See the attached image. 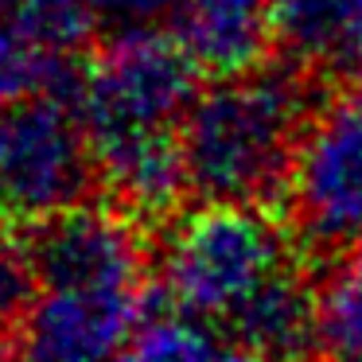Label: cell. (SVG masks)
I'll return each instance as SVG.
<instances>
[{
    "label": "cell",
    "mask_w": 362,
    "mask_h": 362,
    "mask_svg": "<svg viewBox=\"0 0 362 362\" xmlns=\"http://www.w3.org/2000/svg\"><path fill=\"white\" fill-rule=\"evenodd\" d=\"M308 121V86L292 66L214 82L180 125L191 191L203 203L238 206L288 191Z\"/></svg>",
    "instance_id": "cell-1"
},
{
    "label": "cell",
    "mask_w": 362,
    "mask_h": 362,
    "mask_svg": "<svg viewBox=\"0 0 362 362\" xmlns=\"http://www.w3.org/2000/svg\"><path fill=\"white\" fill-rule=\"evenodd\" d=\"M284 269H292L288 234L261 206L203 203L175 218L160 245L172 308L203 323H230Z\"/></svg>",
    "instance_id": "cell-2"
},
{
    "label": "cell",
    "mask_w": 362,
    "mask_h": 362,
    "mask_svg": "<svg viewBox=\"0 0 362 362\" xmlns=\"http://www.w3.org/2000/svg\"><path fill=\"white\" fill-rule=\"evenodd\" d=\"M195 63L180 40L160 28H117L90 55L78 78V113L90 152L180 136L183 117L199 98Z\"/></svg>",
    "instance_id": "cell-3"
},
{
    "label": "cell",
    "mask_w": 362,
    "mask_h": 362,
    "mask_svg": "<svg viewBox=\"0 0 362 362\" xmlns=\"http://www.w3.org/2000/svg\"><path fill=\"white\" fill-rule=\"evenodd\" d=\"M94 152L71 102L28 98L0 105V214L24 226L82 206L94 187Z\"/></svg>",
    "instance_id": "cell-4"
},
{
    "label": "cell",
    "mask_w": 362,
    "mask_h": 362,
    "mask_svg": "<svg viewBox=\"0 0 362 362\" xmlns=\"http://www.w3.org/2000/svg\"><path fill=\"white\" fill-rule=\"evenodd\" d=\"M288 203L308 245L331 253L362 242V90L315 110L292 160Z\"/></svg>",
    "instance_id": "cell-5"
},
{
    "label": "cell",
    "mask_w": 362,
    "mask_h": 362,
    "mask_svg": "<svg viewBox=\"0 0 362 362\" xmlns=\"http://www.w3.org/2000/svg\"><path fill=\"white\" fill-rule=\"evenodd\" d=\"M24 257L35 288H129L144 284L136 218L121 206L82 203L47 222L24 226Z\"/></svg>",
    "instance_id": "cell-6"
},
{
    "label": "cell",
    "mask_w": 362,
    "mask_h": 362,
    "mask_svg": "<svg viewBox=\"0 0 362 362\" xmlns=\"http://www.w3.org/2000/svg\"><path fill=\"white\" fill-rule=\"evenodd\" d=\"M144 320V284L35 288L16 327V354L20 362H117Z\"/></svg>",
    "instance_id": "cell-7"
},
{
    "label": "cell",
    "mask_w": 362,
    "mask_h": 362,
    "mask_svg": "<svg viewBox=\"0 0 362 362\" xmlns=\"http://www.w3.org/2000/svg\"><path fill=\"white\" fill-rule=\"evenodd\" d=\"M172 35L195 71L218 82L257 74L276 40L269 0H187Z\"/></svg>",
    "instance_id": "cell-8"
},
{
    "label": "cell",
    "mask_w": 362,
    "mask_h": 362,
    "mask_svg": "<svg viewBox=\"0 0 362 362\" xmlns=\"http://www.w3.org/2000/svg\"><path fill=\"white\" fill-rule=\"evenodd\" d=\"M226 327L234 331V343L242 354L269 362H300L308 351L320 346L315 284H308L296 269H284Z\"/></svg>",
    "instance_id": "cell-9"
},
{
    "label": "cell",
    "mask_w": 362,
    "mask_h": 362,
    "mask_svg": "<svg viewBox=\"0 0 362 362\" xmlns=\"http://www.w3.org/2000/svg\"><path fill=\"white\" fill-rule=\"evenodd\" d=\"M269 12L296 63L362 74V0H269Z\"/></svg>",
    "instance_id": "cell-10"
},
{
    "label": "cell",
    "mask_w": 362,
    "mask_h": 362,
    "mask_svg": "<svg viewBox=\"0 0 362 362\" xmlns=\"http://www.w3.org/2000/svg\"><path fill=\"white\" fill-rule=\"evenodd\" d=\"M320 346L331 358H362V250L331 257L315 281Z\"/></svg>",
    "instance_id": "cell-11"
},
{
    "label": "cell",
    "mask_w": 362,
    "mask_h": 362,
    "mask_svg": "<svg viewBox=\"0 0 362 362\" xmlns=\"http://www.w3.org/2000/svg\"><path fill=\"white\" fill-rule=\"evenodd\" d=\"M230 351L218 343L211 323L183 312L148 315L144 327L129 339L117 362H226Z\"/></svg>",
    "instance_id": "cell-12"
},
{
    "label": "cell",
    "mask_w": 362,
    "mask_h": 362,
    "mask_svg": "<svg viewBox=\"0 0 362 362\" xmlns=\"http://www.w3.org/2000/svg\"><path fill=\"white\" fill-rule=\"evenodd\" d=\"M90 0H12L8 24L24 43L51 55H71L94 28Z\"/></svg>",
    "instance_id": "cell-13"
},
{
    "label": "cell",
    "mask_w": 362,
    "mask_h": 362,
    "mask_svg": "<svg viewBox=\"0 0 362 362\" xmlns=\"http://www.w3.org/2000/svg\"><path fill=\"white\" fill-rule=\"evenodd\" d=\"M32 269H28L24 245L12 242L8 234H0V335L16 331L24 320L28 304H32L35 288H32Z\"/></svg>",
    "instance_id": "cell-14"
},
{
    "label": "cell",
    "mask_w": 362,
    "mask_h": 362,
    "mask_svg": "<svg viewBox=\"0 0 362 362\" xmlns=\"http://www.w3.org/2000/svg\"><path fill=\"white\" fill-rule=\"evenodd\" d=\"M187 0H90L98 20H113L117 28H156V20L180 16Z\"/></svg>",
    "instance_id": "cell-15"
},
{
    "label": "cell",
    "mask_w": 362,
    "mask_h": 362,
    "mask_svg": "<svg viewBox=\"0 0 362 362\" xmlns=\"http://www.w3.org/2000/svg\"><path fill=\"white\" fill-rule=\"evenodd\" d=\"M226 362H269V358H253V354H242V351H230Z\"/></svg>",
    "instance_id": "cell-16"
},
{
    "label": "cell",
    "mask_w": 362,
    "mask_h": 362,
    "mask_svg": "<svg viewBox=\"0 0 362 362\" xmlns=\"http://www.w3.org/2000/svg\"><path fill=\"white\" fill-rule=\"evenodd\" d=\"M0 362H20V354L12 351V346H4V343H0Z\"/></svg>",
    "instance_id": "cell-17"
},
{
    "label": "cell",
    "mask_w": 362,
    "mask_h": 362,
    "mask_svg": "<svg viewBox=\"0 0 362 362\" xmlns=\"http://www.w3.org/2000/svg\"><path fill=\"white\" fill-rule=\"evenodd\" d=\"M8 8H12V0H0V24H8Z\"/></svg>",
    "instance_id": "cell-18"
},
{
    "label": "cell",
    "mask_w": 362,
    "mask_h": 362,
    "mask_svg": "<svg viewBox=\"0 0 362 362\" xmlns=\"http://www.w3.org/2000/svg\"><path fill=\"white\" fill-rule=\"evenodd\" d=\"M339 362H362V358H339Z\"/></svg>",
    "instance_id": "cell-19"
}]
</instances>
